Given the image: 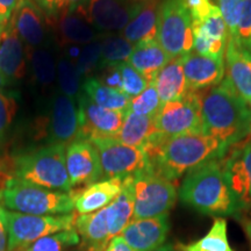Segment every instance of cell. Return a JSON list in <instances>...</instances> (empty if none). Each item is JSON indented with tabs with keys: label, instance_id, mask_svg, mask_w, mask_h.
I'll return each mask as SVG.
<instances>
[{
	"label": "cell",
	"instance_id": "d6a6232c",
	"mask_svg": "<svg viewBox=\"0 0 251 251\" xmlns=\"http://www.w3.org/2000/svg\"><path fill=\"white\" fill-rule=\"evenodd\" d=\"M56 78L62 93L77 101L81 90V77L75 62H72L67 56L59 58Z\"/></svg>",
	"mask_w": 251,
	"mask_h": 251
},
{
	"label": "cell",
	"instance_id": "83f0119b",
	"mask_svg": "<svg viewBox=\"0 0 251 251\" xmlns=\"http://www.w3.org/2000/svg\"><path fill=\"white\" fill-rule=\"evenodd\" d=\"M156 133L153 118L142 117L127 111L124 125L114 139L134 148L144 149Z\"/></svg>",
	"mask_w": 251,
	"mask_h": 251
},
{
	"label": "cell",
	"instance_id": "db71d44e",
	"mask_svg": "<svg viewBox=\"0 0 251 251\" xmlns=\"http://www.w3.org/2000/svg\"><path fill=\"white\" fill-rule=\"evenodd\" d=\"M177 248H178V247H177ZM178 251H180V250H179V249H178Z\"/></svg>",
	"mask_w": 251,
	"mask_h": 251
},
{
	"label": "cell",
	"instance_id": "7c38bea8",
	"mask_svg": "<svg viewBox=\"0 0 251 251\" xmlns=\"http://www.w3.org/2000/svg\"><path fill=\"white\" fill-rule=\"evenodd\" d=\"M77 106L79 119L77 139L93 141L115 137L124 125L126 112L100 107L91 101L84 93H80L78 97Z\"/></svg>",
	"mask_w": 251,
	"mask_h": 251
},
{
	"label": "cell",
	"instance_id": "f35d334b",
	"mask_svg": "<svg viewBox=\"0 0 251 251\" xmlns=\"http://www.w3.org/2000/svg\"><path fill=\"white\" fill-rule=\"evenodd\" d=\"M231 39L251 52V0H243L235 35Z\"/></svg>",
	"mask_w": 251,
	"mask_h": 251
},
{
	"label": "cell",
	"instance_id": "ba28073f",
	"mask_svg": "<svg viewBox=\"0 0 251 251\" xmlns=\"http://www.w3.org/2000/svg\"><path fill=\"white\" fill-rule=\"evenodd\" d=\"M76 214L30 215L6 209L8 226V251L26 248L48 235L75 227Z\"/></svg>",
	"mask_w": 251,
	"mask_h": 251
},
{
	"label": "cell",
	"instance_id": "8992f818",
	"mask_svg": "<svg viewBox=\"0 0 251 251\" xmlns=\"http://www.w3.org/2000/svg\"><path fill=\"white\" fill-rule=\"evenodd\" d=\"M133 219H148L168 214L178 197L174 181L165 179L151 168L133 176Z\"/></svg>",
	"mask_w": 251,
	"mask_h": 251
},
{
	"label": "cell",
	"instance_id": "d590c367",
	"mask_svg": "<svg viewBox=\"0 0 251 251\" xmlns=\"http://www.w3.org/2000/svg\"><path fill=\"white\" fill-rule=\"evenodd\" d=\"M100 55H101V41H93L83 47L75 62L81 78L91 77V74L96 70V68L99 67Z\"/></svg>",
	"mask_w": 251,
	"mask_h": 251
},
{
	"label": "cell",
	"instance_id": "2e32d148",
	"mask_svg": "<svg viewBox=\"0 0 251 251\" xmlns=\"http://www.w3.org/2000/svg\"><path fill=\"white\" fill-rule=\"evenodd\" d=\"M169 233V216L133 219L120 236L134 251H155L165 244Z\"/></svg>",
	"mask_w": 251,
	"mask_h": 251
},
{
	"label": "cell",
	"instance_id": "484cf974",
	"mask_svg": "<svg viewBox=\"0 0 251 251\" xmlns=\"http://www.w3.org/2000/svg\"><path fill=\"white\" fill-rule=\"evenodd\" d=\"M162 103L183 99L188 92L181 57L172 58L153 79Z\"/></svg>",
	"mask_w": 251,
	"mask_h": 251
},
{
	"label": "cell",
	"instance_id": "d4e9b609",
	"mask_svg": "<svg viewBox=\"0 0 251 251\" xmlns=\"http://www.w3.org/2000/svg\"><path fill=\"white\" fill-rule=\"evenodd\" d=\"M171 59L157 40H150L134 45V49L127 63L136 69L148 83H152L157 74Z\"/></svg>",
	"mask_w": 251,
	"mask_h": 251
},
{
	"label": "cell",
	"instance_id": "5b68a950",
	"mask_svg": "<svg viewBox=\"0 0 251 251\" xmlns=\"http://www.w3.org/2000/svg\"><path fill=\"white\" fill-rule=\"evenodd\" d=\"M0 206L11 212L30 215H64L75 209L71 193L48 190L9 178L0 192Z\"/></svg>",
	"mask_w": 251,
	"mask_h": 251
},
{
	"label": "cell",
	"instance_id": "4316f807",
	"mask_svg": "<svg viewBox=\"0 0 251 251\" xmlns=\"http://www.w3.org/2000/svg\"><path fill=\"white\" fill-rule=\"evenodd\" d=\"M106 213H107L109 235L113 238L120 235L134 218L133 177L124 179L120 194L108 206H106Z\"/></svg>",
	"mask_w": 251,
	"mask_h": 251
},
{
	"label": "cell",
	"instance_id": "9c48e42d",
	"mask_svg": "<svg viewBox=\"0 0 251 251\" xmlns=\"http://www.w3.org/2000/svg\"><path fill=\"white\" fill-rule=\"evenodd\" d=\"M155 127L166 139L183 134L202 133L200 91H190L183 99L162 103L153 117Z\"/></svg>",
	"mask_w": 251,
	"mask_h": 251
},
{
	"label": "cell",
	"instance_id": "603a6c76",
	"mask_svg": "<svg viewBox=\"0 0 251 251\" xmlns=\"http://www.w3.org/2000/svg\"><path fill=\"white\" fill-rule=\"evenodd\" d=\"M161 4L162 0H143L136 14L121 30V36L133 45L156 40Z\"/></svg>",
	"mask_w": 251,
	"mask_h": 251
},
{
	"label": "cell",
	"instance_id": "74e56055",
	"mask_svg": "<svg viewBox=\"0 0 251 251\" xmlns=\"http://www.w3.org/2000/svg\"><path fill=\"white\" fill-rule=\"evenodd\" d=\"M119 69H120L122 78V92L130 99L142 93L149 85L146 78L136 69L131 67L129 63H121L119 64Z\"/></svg>",
	"mask_w": 251,
	"mask_h": 251
},
{
	"label": "cell",
	"instance_id": "44dd1931",
	"mask_svg": "<svg viewBox=\"0 0 251 251\" xmlns=\"http://www.w3.org/2000/svg\"><path fill=\"white\" fill-rule=\"evenodd\" d=\"M48 24L54 27L56 39L62 46L89 45L99 36V30L90 23L80 7Z\"/></svg>",
	"mask_w": 251,
	"mask_h": 251
},
{
	"label": "cell",
	"instance_id": "f5cc1de1",
	"mask_svg": "<svg viewBox=\"0 0 251 251\" xmlns=\"http://www.w3.org/2000/svg\"><path fill=\"white\" fill-rule=\"evenodd\" d=\"M1 29H2V28H1ZM1 29H0V34H1Z\"/></svg>",
	"mask_w": 251,
	"mask_h": 251
},
{
	"label": "cell",
	"instance_id": "277c9868",
	"mask_svg": "<svg viewBox=\"0 0 251 251\" xmlns=\"http://www.w3.org/2000/svg\"><path fill=\"white\" fill-rule=\"evenodd\" d=\"M14 178L25 183L70 193L72 187L65 163V146L49 144L14 157Z\"/></svg>",
	"mask_w": 251,
	"mask_h": 251
},
{
	"label": "cell",
	"instance_id": "c3c4849f",
	"mask_svg": "<svg viewBox=\"0 0 251 251\" xmlns=\"http://www.w3.org/2000/svg\"><path fill=\"white\" fill-rule=\"evenodd\" d=\"M155 251H178V248L175 247L172 243H165L163 244L162 247H159L158 249H156Z\"/></svg>",
	"mask_w": 251,
	"mask_h": 251
},
{
	"label": "cell",
	"instance_id": "3957f363",
	"mask_svg": "<svg viewBox=\"0 0 251 251\" xmlns=\"http://www.w3.org/2000/svg\"><path fill=\"white\" fill-rule=\"evenodd\" d=\"M178 196L181 202L205 215H230L240 211L221 159H213L188 172Z\"/></svg>",
	"mask_w": 251,
	"mask_h": 251
},
{
	"label": "cell",
	"instance_id": "e0dca14e",
	"mask_svg": "<svg viewBox=\"0 0 251 251\" xmlns=\"http://www.w3.org/2000/svg\"><path fill=\"white\" fill-rule=\"evenodd\" d=\"M181 62L190 91H201L219 85L226 76L224 57H209L192 50L181 57Z\"/></svg>",
	"mask_w": 251,
	"mask_h": 251
},
{
	"label": "cell",
	"instance_id": "6da1fadb",
	"mask_svg": "<svg viewBox=\"0 0 251 251\" xmlns=\"http://www.w3.org/2000/svg\"><path fill=\"white\" fill-rule=\"evenodd\" d=\"M144 152L156 174L174 181L207 162L221 159L226 150L209 135L191 133L157 141L149 144Z\"/></svg>",
	"mask_w": 251,
	"mask_h": 251
},
{
	"label": "cell",
	"instance_id": "8d00e7d4",
	"mask_svg": "<svg viewBox=\"0 0 251 251\" xmlns=\"http://www.w3.org/2000/svg\"><path fill=\"white\" fill-rule=\"evenodd\" d=\"M86 1L87 0H33L34 4L45 14L47 21H54L83 6Z\"/></svg>",
	"mask_w": 251,
	"mask_h": 251
},
{
	"label": "cell",
	"instance_id": "f6af8a7d",
	"mask_svg": "<svg viewBox=\"0 0 251 251\" xmlns=\"http://www.w3.org/2000/svg\"><path fill=\"white\" fill-rule=\"evenodd\" d=\"M105 251H134V250L125 242V240L120 236V235H118V236L113 237L112 240L109 241L108 246L106 248Z\"/></svg>",
	"mask_w": 251,
	"mask_h": 251
},
{
	"label": "cell",
	"instance_id": "ffe728a7",
	"mask_svg": "<svg viewBox=\"0 0 251 251\" xmlns=\"http://www.w3.org/2000/svg\"><path fill=\"white\" fill-rule=\"evenodd\" d=\"M26 71L27 57L24 42L8 21L2 26L0 34V74L7 81H18L23 79Z\"/></svg>",
	"mask_w": 251,
	"mask_h": 251
},
{
	"label": "cell",
	"instance_id": "b9f144b4",
	"mask_svg": "<svg viewBox=\"0 0 251 251\" xmlns=\"http://www.w3.org/2000/svg\"><path fill=\"white\" fill-rule=\"evenodd\" d=\"M101 70L103 71V75L100 81L105 84L106 86L119 90L122 92V78L119 65H112V67L103 68Z\"/></svg>",
	"mask_w": 251,
	"mask_h": 251
},
{
	"label": "cell",
	"instance_id": "ac0fdd59",
	"mask_svg": "<svg viewBox=\"0 0 251 251\" xmlns=\"http://www.w3.org/2000/svg\"><path fill=\"white\" fill-rule=\"evenodd\" d=\"M9 23L28 49L41 48L45 45L48 36V25L46 24L45 14L33 0H21Z\"/></svg>",
	"mask_w": 251,
	"mask_h": 251
},
{
	"label": "cell",
	"instance_id": "5bb4252c",
	"mask_svg": "<svg viewBox=\"0 0 251 251\" xmlns=\"http://www.w3.org/2000/svg\"><path fill=\"white\" fill-rule=\"evenodd\" d=\"M65 163L71 187L97 183L103 177L99 152L89 140L77 139L65 148Z\"/></svg>",
	"mask_w": 251,
	"mask_h": 251
},
{
	"label": "cell",
	"instance_id": "7a4b0ae2",
	"mask_svg": "<svg viewBox=\"0 0 251 251\" xmlns=\"http://www.w3.org/2000/svg\"><path fill=\"white\" fill-rule=\"evenodd\" d=\"M202 133L224 146L240 142L251 133L250 107L224 78L219 85L200 91Z\"/></svg>",
	"mask_w": 251,
	"mask_h": 251
},
{
	"label": "cell",
	"instance_id": "7dc6e473",
	"mask_svg": "<svg viewBox=\"0 0 251 251\" xmlns=\"http://www.w3.org/2000/svg\"><path fill=\"white\" fill-rule=\"evenodd\" d=\"M243 228H244V231H246L248 238H249L250 246H251V220H244Z\"/></svg>",
	"mask_w": 251,
	"mask_h": 251
},
{
	"label": "cell",
	"instance_id": "11a10c76",
	"mask_svg": "<svg viewBox=\"0 0 251 251\" xmlns=\"http://www.w3.org/2000/svg\"><path fill=\"white\" fill-rule=\"evenodd\" d=\"M250 111H251V107H250Z\"/></svg>",
	"mask_w": 251,
	"mask_h": 251
},
{
	"label": "cell",
	"instance_id": "f546056e",
	"mask_svg": "<svg viewBox=\"0 0 251 251\" xmlns=\"http://www.w3.org/2000/svg\"><path fill=\"white\" fill-rule=\"evenodd\" d=\"M180 251H234L228 241L227 221L216 218L205 236L190 244H178Z\"/></svg>",
	"mask_w": 251,
	"mask_h": 251
},
{
	"label": "cell",
	"instance_id": "ee69618b",
	"mask_svg": "<svg viewBox=\"0 0 251 251\" xmlns=\"http://www.w3.org/2000/svg\"><path fill=\"white\" fill-rule=\"evenodd\" d=\"M20 1L21 0H0V20L2 26L8 23Z\"/></svg>",
	"mask_w": 251,
	"mask_h": 251
},
{
	"label": "cell",
	"instance_id": "9a60e30c",
	"mask_svg": "<svg viewBox=\"0 0 251 251\" xmlns=\"http://www.w3.org/2000/svg\"><path fill=\"white\" fill-rule=\"evenodd\" d=\"M79 119L76 101L63 93L56 94L48 118L50 144L67 146L77 139Z\"/></svg>",
	"mask_w": 251,
	"mask_h": 251
},
{
	"label": "cell",
	"instance_id": "52a82bcc",
	"mask_svg": "<svg viewBox=\"0 0 251 251\" xmlns=\"http://www.w3.org/2000/svg\"><path fill=\"white\" fill-rule=\"evenodd\" d=\"M156 40L171 58L184 57L193 50L192 20L180 0L162 1Z\"/></svg>",
	"mask_w": 251,
	"mask_h": 251
},
{
	"label": "cell",
	"instance_id": "e575fe53",
	"mask_svg": "<svg viewBox=\"0 0 251 251\" xmlns=\"http://www.w3.org/2000/svg\"><path fill=\"white\" fill-rule=\"evenodd\" d=\"M161 105V99H159L155 85H153V83H149V85L142 93L130 99L128 111L137 115H142V117L153 118L156 113L158 112Z\"/></svg>",
	"mask_w": 251,
	"mask_h": 251
},
{
	"label": "cell",
	"instance_id": "8fae6325",
	"mask_svg": "<svg viewBox=\"0 0 251 251\" xmlns=\"http://www.w3.org/2000/svg\"><path fill=\"white\" fill-rule=\"evenodd\" d=\"M226 179L238 209L251 206V133L229 147L221 158Z\"/></svg>",
	"mask_w": 251,
	"mask_h": 251
},
{
	"label": "cell",
	"instance_id": "f1b7e54d",
	"mask_svg": "<svg viewBox=\"0 0 251 251\" xmlns=\"http://www.w3.org/2000/svg\"><path fill=\"white\" fill-rule=\"evenodd\" d=\"M81 90L91 101L100 107L121 112H127L129 108V97L121 91L106 86L97 77L85 78L81 83Z\"/></svg>",
	"mask_w": 251,
	"mask_h": 251
},
{
	"label": "cell",
	"instance_id": "d6986e66",
	"mask_svg": "<svg viewBox=\"0 0 251 251\" xmlns=\"http://www.w3.org/2000/svg\"><path fill=\"white\" fill-rule=\"evenodd\" d=\"M225 55V78L241 99L251 107V52L228 37Z\"/></svg>",
	"mask_w": 251,
	"mask_h": 251
},
{
	"label": "cell",
	"instance_id": "bcb514c9",
	"mask_svg": "<svg viewBox=\"0 0 251 251\" xmlns=\"http://www.w3.org/2000/svg\"><path fill=\"white\" fill-rule=\"evenodd\" d=\"M9 178H12V176H9L8 174H6V172L2 170V165L0 164V192L2 191V188L5 187L6 183H7V180Z\"/></svg>",
	"mask_w": 251,
	"mask_h": 251
},
{
	"label": "cell",
	"instance_id": "816d5d0a",
	"mask_svg": "<svg viewBox=\"0 0 251 251\" xmlns=\"http://www.w3.org/2000/svg\"><path fill=\"white\" fill-rule=\"evenodd\" d=\"M2 26H1V20H0V29H1Z\"/></svg>",
	"mask_w": 251,
	"mask_h": 251
},
{
	"label": "cell",
	"instance_id": "681fc988",
	"mask_svg": "<svg viewBox=\"0 0 251 251\" xmlns=\"http://www.w3.org/2000/svg\"><path fill=\"white\" fill-rule=\"evenodd\" d=\"M7 83H8V81L6 80V78L2 76L1 74H0V90H1L2 87H5L6 84H7Z\"/></svg>",
	"mask_w": 251,
	"mask_h": 251
},
{
	"label": "cell",
	"instance_id": "f907efd6",
	"mask_svg": "<svg viewBox=\"0 0 251 251\" xmlns=\"http://www.w3.org/2000/svg\"><path fill=\"white\" fill-rule=\"evenodd\" d=\"M27 248V247H26ZM26 248H18V249H15L13 251H27Z\"/></svg>",
	"mask_w": 251,
	"mask_h": 251
},
{
	"label": "cell",
	"instance_id": "ab89813d",
	"mask_svg": "<svg viewBox=\"0 0 251 251\" xmlns=\"http://www.w3.org/2000/svg\"><path fill=\"white\" fill-rule=\"evenodd\" d=\"M18 112L17 97L14 94L0 91V142L4 140L8 128Z\"/></svg>",
	"mask_w": 251,
	"mask_h": 251
},
{
	"label": "cell",
	"instance_id": "7402d4cb",
	"mask_svg": "<svg viewBox=\"0 0 251 251\" xmlns=\"http://www.w3.org/2000/svg\"><path fill=\"white\" fill-rule=\"evenodd\" d=\"M124 179L108 178L91 184L84 190L70 192L78 214H91L108 206L120 194Z\"/></svg>",
	"mask_w": 251,
	"mask_h": 251
},
{
	"label": "cell",
	"instance_id": "836d02e7",
	"mask_svg": "<svg viewBox=\"0 0 251 251\" xmlns=\"http://www.w3.org/2000/svg\"><path fill=\"white\" fill-rule=\"evenodd\" d=\"M79 242L80 237L76 228L74 227L40 238L36 242L28 246L26 249L27 251H67Z\"/></svg>",
	"mask_w": 251,
	"mask_h": 251
},
{
	"label": "cell",
	"instance_id": "7bdbcfd3",
	"mask_svg": "<svg viewBox=\"0 0 251 251\" xmlns=\"http://www.w3.org/2000/svg\"><path fill=\"white\" fill-rule=\"evenodd\" d=\"M8 226L6 209L0 206V251H8Z\"/></svg>",
	"mask_w": 251,
	"mask_h": 251
},
{
	"label": "cell",
	"instance_id": "60d3db41",
	"mask_svg": "<svg viewBox=\"0 0 251 251\" xmlns=\"http://www.w3.org/2000/svg\"><path fill=\"white\" fill-rule=\"evenodd\" d=\"M242 2L243 0H216V6L228 28V37H234L235 35Z\"/></svg>",
	"mask_w": 251,
	"mask_h": 251
},
{
	"label": "cell",
	"instance_id": "9f6ffc18",
	"mask_svg": "<svg viewBox=\"0 0 251 251\" xmlns=\"http://www.w3.org/2000/svg\"><path fill=\"white\" fill-rule=\"evenodd\" d=\"M162 1H163V0H162Z\"/></svg>",
	"mask_w": 251,
	"mask_h": 251
},
{
	"label": "cell",
	"instance_id": "30bf717a",
	"mask_svg": "<svg viewBox=\"0 0 251 251\" xmlns=\"http://www.w3.org/2000/svg\"><path fill=\"white\" fill-rule=\"evenodd\" d=\"M99 152L102 175L108 178L126 179L150 168L143 149L124 144L114 137L91 141Z\"/></svg>",
	"mask_w": 251,
	"mask_h": 251
},
{
	"label": "cell",
	"instance_id": "4dcf8cb0",
	"mask_svg": "<svg viewBox=\"0 0 251 251\" xmlns=\"http://www.w3.org/2000/svg\"><path fill=\"white\" fill-rule=\"evenodd\" d=\"M29 50V64L34 79L42 86H49L56 79L57 65L51 52L46 47L28 49Z\"/></svg>",
	"mask_w": 251,
	"mask_h": 251
},
{
	"label": "cell",
	"instance_id": "1f68e13d",
	"mask_svg": "<svg viewBox=\"0 0 251 251\" xmlns=\"http://www.w3.org/2000/svg\"><path fill=\"white\" fill-rule=\"evenodd\" d=\"M134 49V45L125 37L112 35L101 41V55L99 69L119 65L128 61Z\"/></svg>",
	"mask_w": 251,
	"mask_h": 251
},
{
	"label": "cell",
	"instance_id": "cb8c5ba5",
	"mask_svg": "<svg viewBox=\"0 0 251 251\" xmlns=\"http://www.w3.org/2000/svg\"><path fill=\"white\" fill-rule=\"evenodd\" d=\"M75 228L83 241L86 251H105L112 240L106 207L91 214L77 215Z\"/></svg>",
	"mask_w": 251,
	"mask_h": 251
},
{
	"label": "cell",
	"instance_id": "4fadbf2b",
	"mask_svg": "<svg viewBox=\"0 0 251 251\" xmlns=\"http://www.w3.org/2000/svg\"><path fill=\"white\" fill-rule=\"evenodd\" d=\"M143 0H87L81 11L99 31L122 30Z\"/></svg>",
	"mask_w": 251,
	"mask_h": 251
}]
</instances>
